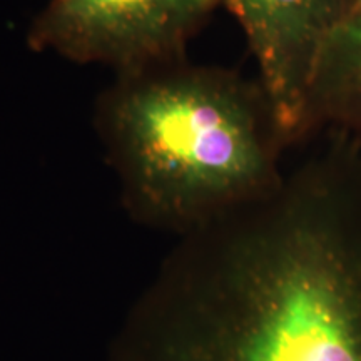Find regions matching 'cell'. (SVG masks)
<instances>
[{"mask_svg":"<svg viewBox=\"0 0 361 361\" xmlns=\"http://www.w3.org/2000/svg\"><path fill=\"white\" fill-rule=\"evenodd\" d=\"M223 0H49L27 32L34 52L128 74L184 61Z\"/></svg>","mask_w":361,"mask_h":361,"instance_id":"cell-3","label":"cell"},{"mask_svg":"<svg viewBox=\"0 0 361 361\" xmlns=\"http://www.w3.org/2000/svg\"><path fill=\"white\" fill-rule=\"evenodd\" d=\"M308 135L328 128L361 134V0H348L323 45L306 111Z\"/></svg>","mask_w":361,"mask_h":361,"instance_id":"cell-5","label":"cell"},{"mask_svg":"<svg viewBox=\"0 0 361 361\" xmlns=\"http://www.w3.org/2000/svg\"><path fill=\"white\" fill-rule=\"evenodd\" d=\"M96 128L130 218L178 236L276 189L290 147L259 79L186 59L117 74Z\"/></svg>","mask_w":361,"mask_h":361,"instance_id":"cell-2","label":"cell"},{"mask_svg":"<svg viewBox=\"0 0 361 361\" xmlns=\"http://www.w3.org/2000/svg\"><path fill=\"white\" fill-rule=\"evenodd\" d=\"M241 25L290 146L308 139L306 111L323 45L348 0H223Z\"/></svg>","mask_w":361,"mask_h":361,"instance_id":"cell-4","label":"cell"},{"mask_svg":"<svg viewBox=\"0 0 361 361\" xmlns=\"http://www.w3.org/2000/svg\"><path fill=\"white\" fill-rule=\"evenodd\" d=\"M180 236L104 361H361V134Z\"/></svg>","mask_w":361,"mask_h":361,"instance_id":"cell-1","label":"cell"}]
</instances>
